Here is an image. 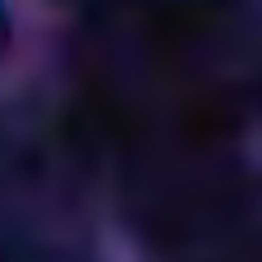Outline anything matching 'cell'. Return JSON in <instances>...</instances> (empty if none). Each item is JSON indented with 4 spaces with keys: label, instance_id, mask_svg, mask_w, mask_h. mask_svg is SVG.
Segmentation results:
<instances>
[]
</instances>
